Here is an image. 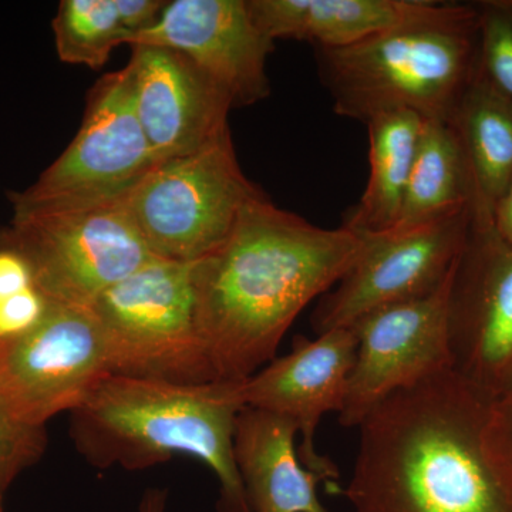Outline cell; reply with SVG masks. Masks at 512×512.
I'll return each mask as SVG.
<instances>
[{"label": "cell", "mask_w": 512, "mask_h": 512, "mask_svg": "<svg viewBox=\"0 0 512 512\" xmlns=\"http://www.w3.org/2000/svg\"><path fill=\"white\" fill-rule=\"evenodd\" d=\"M345 494L355 512H512V436L497 397L453 369L377 404Z\"/></svg>", "instance_id": "6da1fadb"}, {"label": "cell", "mask_w": 512, "mask_h": 512, "mask_svg": "<svg viewBox=\"0 0 512 512\" xmlns=\"http://www.w3.org/2000/svg\"><path fill=\"white\" fill-rule=\"evenodd\" d=\"M363 248L345 227H316L264 194L228 238L195 262L198 326L218 380L239 382L275 359L293 320L343 278Z\"/></svg>", "instance_id": "7a4b0ae2"}, {"label": "cell", "mask_w": 512, "mask_h": 512, "mask_svg": "<svg viewBox=\"0 0 512 512\" xmlns=\"http://www.w3.org/2000/svg\"><path fill=\"white\" fill-rule=\"evenodd\" d=\"M239 382L110 375L70 413V436L99 468L141 470L177 454L195 457L220 481L218 511L252 512L234 454L235 423L245 407Z\"/></svg>", "instance_id": "3957f363"}, {"label": "cell", "mask_w": 512, "mask_h": 512, "mask_svg": "<svg viewBox=\"0 0 512 512\" xmlns=\"http://www.w3.org/2000/svg\"><path fill=\"white\" fill-rule=\"evenodd\" d=\"M473 10L430 2L416 18L345 49L318 50L339 116L363 121L407 110L450 123L470 86Z\"/></svg>", "instance_id": "277c9868"}, {"label": "cell", "mask_w": 512, "mask_h": 512, "mask_svg": "<svg viewBox=\"0 0 512 512\" xmlns=\"http://www.w3.org/2000/svg\"><path fill=\"white\" fill-rule=\"evenodd\" d=\"M89 309L103 333L111 375L218 382L198 326L195 262L154 258Z\"/></svg>", "instance_id": "5b68a950"}, {"label": "cell", "mask_w": 512, "mask_h": 512, "mask_svg": "<svg viewBox=\"0 0 512 512\" xmlns=\"http://www.w3.org/2000/svg\"><path fill=\"white\" fill-rule=\"evenodd\" d=\"M259 194L239 167L228 128L198 150L158 164L124 205L157 258L198 262L220 247Z\"/></svg>", "instance_id": "8992f818"}, {"label": "cell", "mask_w": 512, "mask_h": 512, "mask_svg": "<svg viewBox=\"0 0 512 512\" xmlns=\"http://www.w3.org/2000/svg\"><path fill=\"white\" fill-rule=\"evenodd\" d=\"M2 245L18 251L50 302L89 308L157 258L124 202L86 208H13Z\"/></svg>", "instance_id": "52a82bcc"}, {"label": "cell", "mask_w": 512, "mask_h": 512, "mask_svg": "<svg viewBox=\"0 0 512 512\" xmlns=\"http://www.w3.org/2000/svg\"><path fill=\"white\" fill-rule=\"evenodd\" d=\"M157 165L137 117L126 66L94 84L76 137L32 187L13 197V208L119 204Z\"/></svg>", "instance_id": "ba28073f"}, {"label": "cell", "mask_w": 512, "mask_h": 512, "mask_svg": "<svg viewBox=\"0 0 512 512\" xmlns=\"http://www.w3.org/2000/svg\"><path fill=\"white\" fill-rule=\"evenodd\" d=\"M110 375L106 342L89 308L50 302L30 332L0 342V402L30 429L72 413Z\"/></svg>", "instance_id": "9c48e42d"}, {"label": "cell", "mask_w": 512, "mask_h": 512, "mask_svg": "<svg viewBox=\"0 0 512 512\" xmlns=\"http://www.w3.org/2000/svg\"><path fill=\"white\" fill-rule=\"evenodd\" d=\"M468 217L466 208L406 231L362 235L359 258L313 312L316 335L436 291L466 251Z\"/></svg>", "instance_id": "30bf717a"}, {"label": "cell", "mask_w": 512, "mask_h": 512, "mask_svg": "<svg viewBox=\"0 0 512 512\" xmlns=\"http://www.w3.org/2000/svg\"><path fill=\"white\" fill-rule=\"evenodd\" d=\"M457 268L429 295L384 306L350 326L357 348L338 414L343 427H359L387 397L453 369L448 325Z\"/></svg>", "instance_id": "8fae6325"}, {"label": "cell", "mask_w": 512, "mask_h": 512, "mask_svg": "<svg viewBox=\"0 0 512 512\" xmlns=\"http://www.w3.org/2000/svg\"><path fill=\"white\" fill-rule=\"evenodd\" d=\"M357 339L352 328L333 329L316 339L298 336L288 355L275 357L254 375L239 382L245 407L288 417L299 427V458L309 470L335 487L338 467L320 456L315 434L326 413H340L355 363Z\"/></svg>", "instance_id": "7c38bea8"}, {"label": "cell", "mask_w": 512, "mask_h": 512, "mask_svg": "<svg viewBox=\"0 0 512 512\" xmlns=\"http://www.w3.org/2000/svg\"><path fill=\"white\" fill-rule=\"evenodd\" d=\"M128 45L167 47L190 57L234 107L264 100L271 92L265 67L274 42L256 26L247 0L167 2L156 25Z\"/></svg>", "instance_id": "4fadbf2b"}, {"label": "cell", "mask_w": 512, "mask_h": 512, "mask_svg": "<svg viewBox=\"0 0 512 512\" xmlns=\"http://www.w3.org/2000/svg\"><path fill=\"white\" fill-rule=\"evenodd\" d=\"M134 104L157 163L185 156L228 130L227 92L190 57L167 47L131 46Z\"/></svg>", "instance_id": "5bb4252c"}, {"label": "cell", "mask_w": 512, "mask_h": 512, "mask_svg": "<svg viewBox=\"0 0 512 512\" xmlns=\"http://www.w3.org/2000/svg\"><path fill=\"white\" fill-rule=\"evenodd\" d=\"M487 245L471 284L456 272L448 332L454 372L498 397L512 377V248Z\"/></svg>", "instance_id": "9a60e30c"}, {"label": "cell", "mask_w": 512, "mask_h": 512, "mask_svg": "<svg viewBox=\"0 0 512 512\" xmlns=\"http://www.w3.org/2000/svg\"><path fill=\"white\" fill-rule=\"evenodd\" d=\"M295 421L244 407L235 423L234 454L252 512H330L320 503L325 478L303 466Z\"/></svg>", "instance_id": "2e32d148"}, {"label": "cell", "mask_w": 512, "mask_h": 512, "mask_svg": "<svg viewBox=\"0 0 512 512\" xmlns=\"http://www.w3.org/2000/svg\"><path fill=\"white\" fill-rule=\"evenodd\" d=\"M259 30L276 39L305 40L316 49H345L409 22L424 0H247Z\"/></svg>", "instance_id": "e0dca14e"}, {"label": "cell", "mask_w": 512, "mask_h": 512, "mask_svg": "<svg viewBox=\"0 0 512 512\" xmlns=\"http://www.w3.org/2000/svg\"><path fill=\"white\" fill-rule=\"evenodd\" d=\"M463 148L471 194L484 227L512 178V103L485 80L471 82L450 120Z\"/></svg>", "instance_id": "ac0fdd59"}, {"label": "cell", "mask_w": 512, "mask_h": 512, "mask_svg": "<svg viewBox=\"0 0 512 512\" xmlns=\"http://www.w3.org/2000/svg\"><path fill=\"white\" fill-rule=\"evenodd\" d=\"M424 121L407 110L386 111L366 121L369 181L343 227L359 235H372L396 225Z\"/></svg>", "instance_id": "d6986e66"}, {"label": "cell", "mask_w": 512, "mask_h": 512, "mask_svg": "<svg viewBox=\"0 0 512 512\" xmlns=\"http://www.w3.org/2000/svg\"><path fill=\"white\" fill-rule=\"evenodd\" d=\"M471 201L470 174L456 131L450 123L424 121L399 220L390 231L450 217Z\"/></svg>", "instance_id": "ffe728a7"}, {"label": "cell", "mask_w": 512, "mask_h": 512, "mask_svg": "<svg viewBox=\"0 0 512 512\" xmlns=\"http://www.w3.org/2000/svg\"><path fill=\"white\" fill-rule=\"evenodd\" d=\"M52 26L60 60L90 69L103 67L114 47L128 40L116 0H63Z\"/></svg>", "instance_id": "44dd1931"}, {"label": "cell", "mask_w": 512, "mask_h": 512, "mask_svg": "<svg viewBox=\"0 0 512 512\" xmlns=\"http://www.w3.org/2000/svg\"><path fill=\"white\" fill-rule=\"evenodd\" d=\"M481 62L491 87L512 103V3L488 6L478 18Z\"/></svg>", "instance_id": "7402d4cb"}, {"label": "cell", "mask_w": 512, "mask_h": 512, "mask_svg": "<svg viewBox=\"0 0 512 512\" xmlns=\"http://www.w3.org/2000/svg\"><path fill=\"white\" fill-rule=\"evenodd\" d=\"M45 429L16 423L0 402V494L45 453Z\"/></svg>", "instance_id": "603a6c76"}, {"label": "cell", "mask_w": 512, "mask_h": 512, "mask_svg": "<svg viewBox=\"0 0 512 512\" xmlns=\"http://www.w3.org/2000/svg\"><path fill=\"white\" fill-rule=\"evenodd\" d=\"M50 301L30 286L25 291L0 298V342L20 338L30 332L49 309Z\"/></svg>", "instance_id": "cb8c5ba5"}, {"label": "cell", "mask_w": 512, "mask_h": 512, "mask_svg": "<svg viewBox=\"0 0 512 512\" xmlns=\"http://www.w3.org/2000/svg\"><path fill=\"white\" fill-rule=\"evenodd\" d=\"M167 2L161 0H116L121 25L128 33L127 43L138 33L153 28Z\"/></svg>", "instance_id": "d4e9b609"}, {"label": "cell", "mask_w": 512, "mask_h": 512, "mask_svg": "<svg viewBox=\"0 0 512 512\" xmlns=\"http://www.w3.org/2000/svg\"><path fill=\"white\" fill-rule=\"evenodd\" d=\"M35 286L29 262L15 249L0 245V298Z\"/></svg>", "instance_id": "484cf974"}, {"label": "cell", "mask_w": 512, "mask_h": 512, "mask_svg": "<svg viewBox=\"0 0 512 512\" xmlns=\"http://www.w3.org/2000/svg\"><path fill=\"white\" fill-rule=\"evenodd\" d=\"M493 229L498 238L512 248V178L495 207Z\"/></svg>", "instance_id": "4316f807"}, {"label": "cell", "mask_w": 512, "mask_h": 512, "mask_svg": "<svg viewBox=\"0 0 512 512\" xmlns=\"http://www.w3.org/2000/svg\"><path fill=\"white\" fill-rule=\"evenodd\" d=\"M165 504H167V491L151 488L144 494L138 512H165Z\"/></svg>", "instance_id": "83f0119b"}, {"label": "cell", "mask_w": 512, "mask_h": 512, "mask_svg": "<svg viewBox=\"0 0 512 512\" xmlns=\"http://www.w3.org/2000/svg\"><path fill=\"white\" fill-rule=\"evenodd\" d=\"M497 402L501 416H503L505 424H507L508 431H510L512 436V377L507 386H505L503 392H501L500 396L497 397Z\"/></svg>", "instance_id": "f1b7e54d"}, {"label": "cell", "mask_w": 512, "mask_h": 512, "mask_svg": "<svg viewBox=\"0 0 512 512\" xmlns=\"http://www.w3.org/2000/svg\"><path fill=\"white\" fill-rule=\"evenodd\" d=\"M0 512H2V494H0Z\"/></svg>", "instance_id": "f546056e"}]
</instances>
